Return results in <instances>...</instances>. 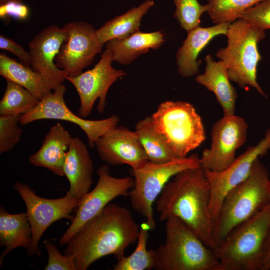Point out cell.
Returning a JSON list of instances; mask_svg holds the SVG:
<instances>
[{
    "label": "cell",
    "mask_w": 270,
    "mask_h": 270,
    "mask_svg": "<svg viewBox=\"0 0 270 270\" xmlns=\"http://www.w3.org/2000/svg\"><path fill=\"white\" fill-rule=\"evenodd\" d=\"M140 228L126 208L108 204L69 240L64 254L74 257L77 270L110 254L120 260L138 240Z\"/></svg>",
    "instance_id": "1"
},
{
    "label": "cell",
    "mask_w": 270,
    "mask_h": 270,
    "mask_svg": "<svg viewBox=\"0 0 270 270\" xmlns=\"http://www.w3.org/2000/svg\"><path fill=\"white\" fill-rule=\"evenodd\" d=\"M210 196L209 182L202 167L183 170L166 184L156 201L159 220L166 221L171 216L178 218L213 249Z\"/></svg>",
    "instance_id": "2"
},
{
    "label": "cell",
    "mask_w": 270,
    "mask_h": 270,
    "mask_svg": "<svg viewBox=\"0 0 270 270\" xmlns=\"http://www.w3.org/2000/svg\"><path fill=\"white\" fill-rule=\"evenodd\" d=\"M270 204L268 172L258 158L254 162L248 176L230 190L223 200L218 216L214 222L212 237L214 248L235 227L249 220Z\"/></svg>",
    "instance_id": "3"
},
{
    "label": "cell",
    "mask_w": 270,
    "mask_h": 270,
    "mask_svg": "<svg viewBox=\"0 0 270 270\" xmlns=\"http://www.w3.org/2000/svg\"><path fill=\"white\" fill-rule=\"evenodd\" d=\"M270 233V204L235 227L213 250L220 270H261Z\"/></svg>",
    "instance_id": "4"
},
{
    "label": "cell",
    "mask_w": 270,
    "mask_h": 270,
    "mask_svg": "<svg viewBox=\"0 0 270 270\" xmlns=\"http://www.w3.org/2000/svg\"><path fill=\"white\" fill-rule=\"evenodd\" d=\"M166 240L154 250L156 270H220L213 250L180 218L166 220Z\"/></svg>",
    "instance_id": "5"
},
{
    "label": "cell",
    "mask_w": 270,
    "mask_h": 270,
    "mask_svg": "<svg viewBox=\"0 0 270 270\" xmlns=\"http://www.w3.org/2000/svg\"><path fill=\"white\" fill-rule=\"evenodd\" d=\"M226 36L227 45L218 50L216 56L226 64L230 80L242 88L250 86L266 96L256 77L262 59L258 44L264 38V30L239 18L230 24Z\"/></svg>",
    "instance_id": "6"
},
{
    "label": "cell",
    "mask_w": 270,
    "mask_h": 270,
    "mask_svg": "<svg viewBox=\"0 0 270 270\" xmlns=\"http://www.w3.org/2000/svg\"><path fill=\"white\" fill-rule=\"evenodd\" d=\"M151 117L155 129L178 158L187 156L206 140L202 118L188 102L164 101Z\"/></svg>",
    "instance_id": "7"
},
{
    "label": "cell",
    "mask_w": 270,
    "mask_h": 270,
    "mask_svg": "<svg viewBox=\"0 0 270 270\" xmlns=\"http://www.w3.org/2000/svg\"><path fill=\"white\" fill-rule=\"evenodd\" d=\"M198 167H202L200 157L194 154L164 163L148 161L140 168L130 170L134 186L128 196L133 209L146 219L149 230H153L156 226L152 204L168 180L183 170Z\"/></svg>",
    "instance_id": "8"
},
{
    "label": "cell",
    "mask_w": 270,
    "mask_h": 270,
    "mask_svg": "<svg viewBox=\"0 0 270 270\" xmlns=\"http://www.w3.org/2000/svg\"><path fill=\"white\" fill-rule=\"evenodd\" d=\"M13 188L24 201L32 229V242L26 254L30 256L40 252L39 242L45 230L52 223L62 218L72 221L71 214L79 205L81 199L68 192L62 198L48 199L37 196L27 184L16 182Z\"/></svg>",
    "instance_id": "9"
},
{
    "label": "cell",
    "mask_w": 270,
    "mask_h": 270,
    "mask_svg": "<svg viewBox=\"0 0 270 270\" xmlns=\"http://www.w3.org/2000/svg\"><path fill=\"white\" fill-rule=\"evenodd\" d=\"M41 100L28 112L21 115L20 124L26 125L40 120H58L70 122L78 126L86 134L88 146H95L96 141L116 126L120 122L118 116L99 120H90L74 114L66 106L64 94L66 90L62 84Z\"/></svg>",
    "instance_id": "10"
},
{
    "label": "cell",
    "mask_w": 270,
    "mask_h": 270,
    "mask_svg": "<svg viewBox=\"0 0 270 270\" xmlns=\"http://www.w3.org/2000/svg\"><path fill=\"white\" fill-rule=\"evenodd\" d=\"M96 172L98 182L94 188L81 199L71 224L59 240L61 246L66 244L87 222L100 212L112 200L120 196H128L134 186V179L132 177L116 178L111 176L108 164L101 166Z\"/></svg>",
    "instance_id": "11"
},
{
    "label": "cell",
    "mask_w": 270,
    "mask_h": 270,
    "mask_svg": "<svg viewBox=\"0 0 270 270\" xmlns=\"http://www.w3.org/2000/svg\"><path fill=\"white\" fill-rule=\"evenodd\" d=\"M66 38L58 54L57 66L66 72L68 77L80 74L90 65L103 46L96 34V30L84 22H72L62 27Z\"/></svg>",
    "instance_id": "12"
},
{
    "label": "cell",
    "mask_w": 270,
    "mask_h": 270,
    "mask_svg": "<svg viewBox=\"0 0 270 270\" xmlns=\"http://www.w3.org/2000/svg\"><path fill=\"white\" fill-rule=\"evenodd\" d=\"M112 61V54L106 49L92 69L75 76H66V80L73 85L78 94L80 106L78 114L80 117L86 118L88 116L98 98L97 110L102 114L109 88L118 78L126 75L123 70L114 68Z\"/></svg>",
    "instance_id": "13"
},
{
    "label": "cell",
    "mask_w": 270,
    "mask_h": 270,
    "mask_svg": "<svg viewBox=\"0 0 270 270\" xmlns=\"http://www.w3.org/2000/svg\"><path fill=\"white\" fill-rule=\"evenodd\" d=\"M270 150V128L256 145L247 148L224 170L213 172L202 168L210 186L209 210L214 222L218 216L226 195L248 176L256 160Z\"/></svg>",
    "instance_id": "14"
},
{
    "label": "cell",
    "mask_w": 270,
    "mask_h": 270,
    "mask_svg": "<svg viewBox=\"0 0 270 270\" xmlns=\"http://www.w3.org/2000/svg\"><path fill=\"white\" fill-rule=\"evenodd\" d=\"M248 125L244 118L238 116L218 120L211 130V144L200 157L202 168L213 172L221 171L236 159L238 149L247 140Z\"/></svg>",
    "instance_id": "15"
},
{
    "label": "cell",
    "mask_w": 270,
    "mask_h": 270,
    "mask_svg": "<svg viewBox=\"0 0 270 270\" xmlns=\"http://www.w3.org/2000/svg\"><path fill=\"white\" fill-rule=\"evenodd\" d=\"M66 38L62 27L50 25L36 34L29 43L30 67L54 90L66 80L68 73L58 68L55 59Z\"/></svg>",
    "instance_id": "16"
},
{
    "label": "cell",
    "mask_w": 270,
    "mask_h": 270,
    "mask_svg": "<svg viewBox=\"0 0 270 270\" xmlns=\"http://www.w3.org/2000/svg\"><path fill=\"white\" fill-rule=\"evenodd\" d=\"M95 146L100 158L110 165L126 164L136 170L148 162L136 131L122 126L103 135Z\"/></svg>",
    "instance_id": "17"
},
{
    "label": "cell",
    "mask_w": 270,
    "mask_h": 270,
    "mask_svg": "<svg viewBox=\"0 0 270 270\" xmlns=\"http://www.w3.org/2000/svg\"><path fill=\"white\" fill-rule=\"evenodd\" d=\"M63 171L70 184L68 191L82 199L92 184L93 163L88 148L78 138H72L63 165Z\"/></svg>",
    "instance_id": "18"
},
{
    "label": "cell",
    "mask_w": 270,
    "mask_h": 270,
    "mask_svg": "<svg viewBox=\"0 0 270 270\" xmlns=\"http://www.w3.org/2000/svg\"><path fill=\"white\" fill-rule=\"evenodd\" d=\"M230 24H219L208 28L200 26L188 32L176 54L178 74L185 77L198 74L202 62L196 60L198 54L215 36L226 35Z\"/></svg>",
    "instance_id": "19"
},
{
    "label": "cell",
    "mask_w": 270,
    "mask_h": 270,
    "mask_svg": "<svg viewBox=\"0 0 270 270\" xmlns=\"http://www.w3.org/2000/svg\"><path fill=\"white\" fill-rule=\"evenodd\" d=\"M204 60V72L196 77V82L214 94L222 108L223 116H234L238 96L230 82L226 64L214 61L210 54L206 55Z\"/></svg>",
    "instance_id": "20"
},
{
    "label": "cell",
    "mask_w": 270,
    "mask_h": 270,
    "mask_svg": "<svg viewBox=\"0 0 270 270\" xmlns=\"http://www.w3.org/2000/svg\"><path fill=\"white\" fill-rule=\"evenodd\" d=\"M72 137L60 123L50 127L40 149L29 158L30 162L64 176L63 165Z\"/></svg>",
    "instance_id": "21"
},
{
    "label": "cell",
    "mask_w": 270,
    "mask_h": 270,
    "mask_svg": "<svg viewBox=\"0 0 270 270\" xmlns=\"http://www.w3.org/2000/svg\"><path fill=\"white\" fill-rule=\"evenodd\" d=\"M164 36L161 30L142 32L139 30L127 37L108 40L106 48L111 52L112 61L128 64L150 49L158 48L165 41Z\"/></svg>",
    "instance_id": "22"
},
{
    "label": "cell",
    "mask_w": 270,
    "mask_h": 270,
    "mask_svg": "<svg viewBox=\"0 0 270 270\" xmlns=\"http://www.w3.org/2000/svg\"><path fill=\"white\" fill-rule=\"evenodd\" d=\"M32 242V229L26 212L8 213L0 208V246H5L0 256V266L4 256L18 247L28 248Z\"/></svg>",
    "instance_id": "23"
},
{
    "label": "cell",
    "mask_w": 270,
    "mask_h": 270,
    "mask_svg": "<svg viewBox=\"0 0 270 270\" xmlns=\"http://www.w3.org/2000/svg\"><path fill=\"white\" fill-rule=\"evenodd\" d=\"M0 74L6 80L25 88L39 100L52 90L38 72L4 53L0 54Z\"/></svg>",
    "instance_id": "24"
},
{
    "label": "cell",
    "mask_w": 270,
    "mask_h": 270,
    "mask_svg": "<svg viewBox=\"0 0 270 270\" xmlns=\"http://www.w3.org/2000/svg\"><path fill=\"white\" fill-rule=\"evenodd\" d=\"M154 4V0H146L137 7L106 22L96 30L100 42L104 46L110 40L124 38L139 30L142 18Z\"/></svg>",
    "instance_id": "25"
},
{
    "label": "cell",
    "mask_w": 270,
    "mask_h": 270,
    "mask_svg": "<svg viewBox=\"0 0 270 270\" xmlns=\"http://www.w3.org/2000/svg\"><path fill=\"white\" fill-rule=\"evenodd\" d=\"M135 131L148 161L160 164L178 158L155 129L151 116L140 120L136 125Z\"/></svg>",
    "instance_id": "26"
},
{
    "label": "cell",
    "mask_w": 270,
    "mask_h": 270,
    "mask_svg": "<svg viewBox=\"0 0 270 270\" xmlns=\"http://www.w3.org/2000/svg\"><path fill=\"white\" fill-rule=\"evenodd\" d=\"M39 100L25 88L6 80V88L0 101V115L24 114L34 108Z\"/></svg>",
    "instance_id": "27"
},
{
    "label": "cell",
    "mask_w": 270,
    "mask_h": 270,
    "mask_svg": "<svg viewBox=\"0 0 270 270\" xmlns=\"http://www.w3.org/2000/svg\"><path fill=\"white\" fill-rule=\"evenodd\" d=\"M148 227L143 224L140 228L135 250L124 256L114 266V270H151L154 266V250L147 249L149 236Z\"/></svg>",
    "instance_id": "28"
},
{
    "label": "cell",
    "mask_w": 270,
    "mask_h": 270,
    "mask_svg": "<svg viewBox=\"0 0 270 270\" xmlns=\"http://www.w3.org/2000/svg\"><path fill=\"white\" fill-rule=\"evenodd\" d=\"M207 12L215 24L232 23L247 8L264 0H207Z\"/></svg>",
    "instance_id": "29"
},
{
    "label": "cell",
    "mask_w": 270,
    "mask_h": 270,
    "mask_svg": "<svg viewBox=\"0 0 270 270\" xmlns=\"http://www.w3.org/2000/svg\"><path fill=\"white\" fill-rule=\"evenodd\" d=\"M176 6L174 17L187 34L200 26L202 14L208 12L209 5H202L198 0H173Z\"/></svg>",
    "instance_id": "30"
},
{
    "label": "cell",
    "mask_w": 270,
    "mask_h": 270,
    "mask_svg": "<svg viewBox=\"0 0 270 270\" xmlns=\"http://www.w3.org/2000/svg\"><path fill=\"white\" fill-rule=\"evenodd\" d=\"M20 116L0 115V153L12 150L19 143L22 130L18 126Z\"/></svg>",
    "instance_id": "31"
},
{
    "label": "cell",
    "mask_w": 270,
    "mask_h": 270,
    "mask_svg": "<svg viewBox=\"0 0 270 270\" xmlns=\"http://www.w3.org/2000/svg\"><path fill=\"white\" fill-rule=\"evenodd\" d=\"M239 18L262 30L270 28V0H264L246 10Z\"/></svg>",
    "instance_id": "32"
},
{
    "label": "cell",
    "mask_w": 270,
    "mask_h": 270,
    "mask_svg": "<svg viewBox=\"0 0 270 270\" xmlns=\"http://www.w3.org/2000/svg\"><path fill=\"white\" fill-rule=\"evenodd\" d=\"M44 248L48 255V264L45 270H77L74 258L72 256L62 255L56 246L50 240L44 242Z\"/></svg>",
    "instance_id": "33"
},
{
    "label": "cell",
    "mask_w": 270,
    "mask_h": 270,
    "mask_svg": "<svg viewBox=\"0 0 270 270\" xmlns=\"http://www.w3.org/2000/svg\"><path fill=\"white\" fill-rule=\"evenodd\" d=\"M30 14L28 8L22 2H9L0 4L1 19L13 18L18 20L26 19Z\"/></svg>",
    "instance_id": "34"
},
{
    "label": "cell",
    "mask_w": 270,
    "mask_h": 270,
    "mask_svg": "<svg viewBox=\"0 0 270 270\" xmlns=\"http://www.w3.org/2000/svg\"><path fill=\"white\" fill-rule=\"evenodd\" d=\"M0 48L10 52L16 56L26 66L30 67L31 58L28 51H26L20 46L10 38L0 35Z\"/></svg>",
    "instance_id": "35"
},
{
    "label": "cell",
    "mask_w": 270,
    "mask_h": 270,
    "mask_svg": "<svg viewBox=\"0 0 270 270\" xmlns=\"http://www.w3.org/2000/svg\"><path fill=\"white\" fill-rule=\"evenodd\" d=\"M270 270V233L266 240L264 250L261 266V270Z\"/></svg>",
    "instance_id": "36"
},
{
    "label": "cell",
    "mask_w": 270,
    "mask_h": 270,
    "mask_svg": "<svg viewBox=\"0 0 270 270\" xmlns=\"http://www.w3.org/2000/svg\"><path fill=\"white\" fill-rule=\"evenodd\" d=\"M9 2H22V0H0V4H5Z\"/></svg>",
    "instance_id": "37"
}]
</instances>
